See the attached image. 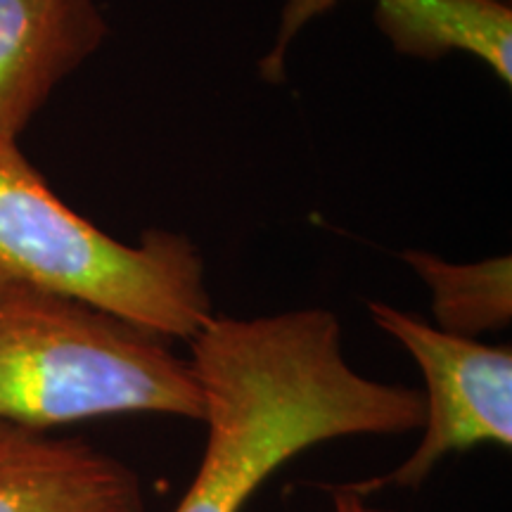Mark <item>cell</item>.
<instances>
[{
    "label": "cell",
    "instance_id": "obj_1",
    "mask_svg": "<svg viewBox=\"0 0 512 512\" xmlns=\"http://www.w3.org/2000/svg\"><path fill=\"white\" fill-rule=\"evenodd\" d=\"M207 444L174 512H242L287 460L344 437H399L425 420L422 392L349 366L332 311L214 316L190 339Z\"/></svg>",
    "mask_w": 512,
    "mask_h": 512
},
{
    "label": "cell",
    "instance_id": "obj_2",
    "mask_svg": "<svg viewBox=\"0 0 512 512\" xmlns=\"http://www.w3.org/2000/svg\"><path fill=\"white\" fill-rule=\"evenodd\" d=\"M136 413L202 422L188 358L169 339L0 271V420L48 432Z\"/></svg>",
    "mask_w": 512,
    "mask_h": 512
},
{
    "label": "cell",
    "instance_id": "obj_3",
    "mask_svg": "<svg viewBox=\"0 0 512 512\" xmlns=\"http://www.w3.org/2000/svg\"><path fill=\"white\" fill-rule=\"evenodd\" d=\"M0 271L169 342H190L214 318L195 242L162 228L136 245L102 233L8 140H0Z\"/></svg>",
    "mask_w": 512,
    "mask_h": 512
},
{
    "label": "cell",
    "instance_id": "obj_4",
    "mask_svg": "<svg viewBox=\"0 0 512 512\" xmlns=\"http://www.w3.org/2000/svg\"><path fill=\"white\" fill-rule=\"evenodd\" d=\"M377 328L394 337L425 380V420L415 451L387 475L354 482L361 494L420 489L441 460L482 444L512 446V349L451 335L415 313L368 302Z\"/></svg>",
    "mask_w": 512,
    "mask_h": 512
},
{
    "label": "cell",
    "instance_id": "obj_5",
    "mask_svg": "<svg viewBox=\"0 0 512 512\" xmlns=\"http://www.w3.org/2000/svg\"><path fill=\"white\" fill-rule=\"evenodd\" d=\"M339 0H285L275 41L261 57L266 81L285 79V55L311 19ZM375 24L396 53L439 60L467 53L482 60L505 86L512 83V8L508 0H375Z\"/></svg>",
    "mask_w": 512,
    "mask_h": 512
},
{
    "label": "cell",
    "instance_id": "obj_6",
    "mask_svg": "<svg viewBox=\"0 0 512 512\" xmlns=\"http://www.w3.org/2000/svg\"><path fill=\"white\" fill-rule=\"evenodd\" d=\"M0 512H145V484L86 441L0 420Z\"/></svg>",
    "mask_w": 512,
    "mask_h": 512
},
{
    "label": "cell",
    "instance_id": "obj_7",
    "mask_svg": "<svg viewBox=\"0 0 512 512\" xmlns=\"http://www.w3.org/2000/svg\"><path fill=\"white\" fill-rule=\"evenodd\" d=\"M95 0H0V140L17 143L55 86L107 38Z\"/></svg>",
    "mask_w": 512,
    "mask_h": 512
},
{
    "label": "cell",
    "instance_id": "obj_8",
    "mask_svg": "<svg viewBox=\"0 0 512 512\" xmlns=\"http://www.w3.org/2000/svg\"><path fill=\"white\" fill-rule=\"evenodd\" d=\"M403 261L420 275L432 294L437 328L451 335L477 339L484 332L508 328L512 320V259L453 264L430 252L403 254Z\"/></svg>",
    "mask_w": 512,
    "mask_h": 512
},
{
    "label": "cell",
    "instance_id": "obj_9",
    "mask_svg": "<svg viewBox=\"0 0 512 512\" xmlns=\"http://www.w3.org/2000/svg\"><path fill=\"white\" fill-rule=\"evenodd\" d=\"M330 508L328 512H403V510H392V508H380L370 501V496L356 491L351 484L332 486L328 489Z\"/></svg>",
    "mask_w": 512,
    "mask_h": 512
}]
</instances>
